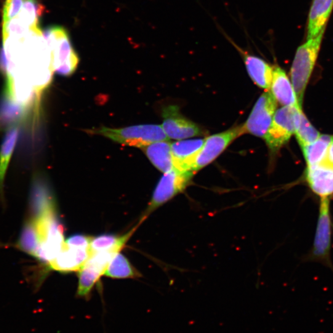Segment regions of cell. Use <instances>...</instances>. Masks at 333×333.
<instances>
[{"label": "cell", "instance_id": "10", "mask_svg": "<svg viewBox=\"0 0 333 333\" xmlns=\"http://www.w3.org/2000/svg\"><path fill=\"white\" fill-rule=\"evenodd\" d=\"M305 179L309 188L319 198H331L333 195V167L324 162L308 166Z\"/></svg>", "mask_w": 333, "mask_h": 333}, {"label": "cell", "instance_id": "20", "mask_svg": "<svg viewBox=\"0 0 333 333\" xmlns=\"http://www.w3.org/2000/svg\"><path fill=\"white\" fill-rule=\"evenodd\" d=\"M333 140V136L321 135L315 142L302 147L307 167L321 163Z\"/></svg>", "mask_w": 333, "mask_h": 333}, {"label": "cell", "instance_id": "2", "mask_svg": "<svg viewBox=\"0 0 333 333\" xmlns=\"http://www.w3.org/2000/svg\"><path fill=\"white\" fill-rule=\"evenodd\" d=\"M44 37L52 50L53 70L59 75L71 76L76 70L79 58L68 31L63 27L52 26L45 32Z\"/></svg>", "mask_w": 333, "mask_h": 333}, {"label": "cell", "instance_id": "5", "mask_svg": "<svg viewBox=\"0 0 333 333\" xmlns=\"http://www.w3.org/2000/svg\"><path fill=\"white\" fill-rule=\"evenodd\" d=\"M331 220L330 215V198H320L319 215L312 250L309 258L331 267Z\"/></svg>", "mask_w": 333, "mask_h": 333}, {"label": "cell", "instance_id": "15", "mask_svg": "<svg viewBox=\"0 0 333 333\" xmlns=\"http://www.w3.org/2000/svg\"><path fill=\"white\" fill-rule=\"evenodd\" d=\"M333 9V0H313L309 12L307 40L316 38L325 30Z\"/></svg>", "mask_w": 333, "mask_h": 333}, {"label": "cell", "instance_id": "23", "mask_svg": "<svg viewBox=\"0 0 333 333\" xmlns=\"http://www.w3.org/2000/svg\"><path fill=\"white\" fill-rule=\"evenodd\" d=\"M103 275L97 269L85 264L79 271V284L77 290V296L85 299L90 297L93 287Z\"/></svg>", "mask_w": 333, "mask_h": 333}, {"label": "cell", "instance_id": "13", "mask_svg": "<svg viewBox=\"0 0 333 333\" xmlns=\"http://www.w3.org/2000/svg\"><path fill=\"white\" fill-rule=\"evenodd\" d=\"M270 89L274 98L280 105L302 109L298 102L292 84L286 73L280 67L275 66L273 68V79Z\"/></svg>", "mask_w": 333, "mask_h": 333}, {"label": "cell", "instance_id": "22", "mask_svg": "<svg viewBox=\"0 0 333 333\" xmlns=\"http://www.w3.org/2000/svg\"><path fill=\"white\" fill-rule=\"evenodd\" d=\"M104 275L113 278H132L140 275L129 260L119 252L112 258Z\"/></svg>", "mask_w": 333, "mask_h": 333}, {"label": "cell", "instance_id": "9", "mask_svg": "<svg viewBox=\"0 0 333 333\" xmlns=\"http://www.w3.org/2000/svg\"><path fill=\"white\" fill-rule=\"evenodd\" d=\"M162 116V127L168 138L180 140L203 134L198 125L181 115L179 109L175 106L165 108Z\"/></svg>", "mask_w": 333, "mask_h": 333}, {"label": "cell", "instance_id": "8", "mask_svg": "<svg viewBox=\"0 0 333 333\" xmlns=\"http://www.w3.org/2000/svg\"><path fill=\"white\" fill-rule=\"evenodd\" d=\"M244 133L241 125L231 128L225 132L213 135L205 139L203 146L194 162L193 171L196 173L212 163L234 140Z\"/></svg>", "mask_w": 333, "mask_h": 333}, {"label": "cell", "instance_id": "16", "mask_svg": "<svg viewBox=\"0 0 333 333\" xmlns=\"http://www.w3.org/2000/svg\"><path fill=\"white\" fill-rule=\"evenodd\" d=\"M142 149L151 163L160 171L166 173L174 169L171 144L167 141L153 143Z\"/></svg>", "mask_w": 333, "mask_h": 333}, {"label": "cell", "instance_id": "19", "mask_svg": "<svg viewBox=\"0 0 333 333\" xmlns=\"http://www.w3.org/2000/svg\"><path fill=\"white\" fill-rule=\"evenodd\" d=\"M135 229L124 234L117 236L113 234H103L92 238L90 246V251L92 253L102 251L120 252L129 240Z\"/></svg>", "mask_w": 333, "mask_h": 333}, {"label": "cell", "instance_id": "1", "mask_svg": "<svg viewBox=\"0 0 333 333\" xmlns=\"http://www.w3.org/2000/svg\"><path fill=\"white\" fill-rule=\"evenodd\" d=\"M324 31L318 37L307 40L297 50L291 69V78L298 102L302 108L303 96L318 57Z\"/></svg>", "mask_w": 333, "mask_h": 333}, {"label": "cell", "instance_id": "26", "mask_svg": "<svg viewBox=\"0 0 333 333\" xmlns=\"http://www.w3.org/2000/svg\"><path fill=\"white\" fill-rule=\"evenodd\" d=\"M322 162L333 167V140L327 149L326 156Z\"/></svg>", "mask_w": 333, "mask_h": 333}, {"label": "cell", "instance_id": "4", "mask_svg": "<svg viewBox=\"0 0 333 333\" xmlns=\"http://www.w3.org/2000/svg\"><path fill=\"white\" fill-rule=\"evenodd\" d=\"M98 133L122 145L142 148L151 144L167 141L161 125H140L119 129L104 127Z\"/></svg>", "mask_w": 333, "mask_h": 333}, {"label": "cell", "instance_id": "11", "mask_svg": "<svg viewBox=\"0 0 333 333\" xmlns=\"http://www.w3.org/2000/svg\"><path fill=\"white\" fill-rule=\"evenodd\" d=\"M91 255L90 249L73 248L64 245L63 248L48 266L60 272L79 271Z\"/></svg>", "mask_w": 333, "mask_h": 333}, {"label": "cell", "instance_id": "12", "mask_svg": "<svg viewBox=\"0 0 333 333\" xmlns=\"http://www.w3.org/2000/svg\"><path fill=\"white\" fill-rule=\"evenodd\" d=\"M204 142L197 139L178 141L171 145L174 166L182 171H193L194 162Z\"/></svg>", "mask_w": 333, "mask_h": 333}, {"label": "cell", "instance_id": "18", "mask_svg": "<svg viewBox=\"0 0 333 333\" xmlns=\"http://www.w3.org/2000/svg\"><path fill=\"white\" fill-rule=\"evenodd\" d=\"M18 126L10 128L4 137L0 148V197L4 199V182L8 167L18 140Z\"/></svg>", "mask_w": 333, "mask_h": 333}, {"label": "cell", "instance_id": "24", "mask_svg": "<svg viewBox=\"0 0 333 333\" xmlns=\"http://www.w3.org/2000/svg\"><path fill=\"white\" fill-rule=\"evenodd\" d=\"M26 0H6L3 11L4 23L9 22L17 17L23 9Z\"/></svg>", "mask_w": 333, "mask_h": 333}, {"label": "cell", "instance_id": "7", "mask_svg": "<svg viewBox=\"0 0 333 333\" xmlns=\"http://www.w3.org/2000/svg\"><path fill=\"white\" fill-rule=\"evenodd\" d=\"M297 109L283 106L275 112L272 122L264 137L271 151H278L294 134Z\"/></svg>", "mask_w": 333, "mask_h": 333}, {"label": "cell", "instance_id": "6", "mask_svg": "<svg viewBox=\"0 0 333 333\" xmlns=\"http://www.w3.org/2000/svg\"><path fill=\"white\" fill-rule=\"evenodd\" d=\"M277 101L271 92L263 93L258 98L246 123L242 125L244 133L264 138L272 122Z\"/></svg>", "mask_w": 333, "mask_h": 333}, {"label": "cell", "instance_id": "17", "mask_svg": "<svg viewBox=\"0 0 333 333\" xmlns=\"http://www.w3.org/2000/svg\"><path fill=\"white\" fill-rule=\"evenodd\" d=\"M25 105L13 100L6 94L0 100V130L17 126L25 119Z\"/></svg>", "mask_w": 333, "mask_h": 333}, {"label": "cell", "instance_id": "3", "mask_svg": "<svg viewBox=\"0 0 333 333\" xmlns=\"http://www.w3.org/2000/svg\"><path fill=\"white\" fill-rule=\"evenodd\" d=\"M194 172L173 169L164 173L154 190L147 208L141 217L143 222L149 215L182 193L190 185Z\"/></svg>", "mask_w": 333, "mask_h": 333}, {"label": "cell", "instance_id": "14", "mask_svg": "<svg viewBox=\"0 0 333 333\" xmlns=\"http://www.w3.org/2000/svg\"><path fill=\"white\" fill-rule=\"evenodd\" d=\"M233 44L243 57L247 71L255 84L262 89H270L273 79V68L262 59L248 54L234 43Z\"/></svg>", "mask_w": 333, "mask_h": 333}, {"label": "cell", "instance_id": "25", "mask_svg": "<svg viewBox=\"0 0 333 333\" xmlns=\"http://www.w3.org/2000/svg\"><path fill=\"white\" fill-rule=\"evenodd\" d=\"M92 237L83 235V234H74L69 237L65 241L67 246L73 248L90 249Z\"/></svg>", "mask_w": 333, "mask_h": 333}, {"label": "cell", "instance_id": "21", "mask_svg": "<svg viewBox=\"0 0 333 333\" xmlns=\"http://www.w3.org/2000/svg\"><path fill=\"white\" fill-rule=\"evenodd\" d=\"M294 133L301 148L315 142L321 135L308 121L302 109H297L295 113Z\"/></svg>", "mask_w": 333, "mask_h": 333}]
</instances>
